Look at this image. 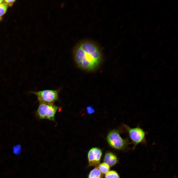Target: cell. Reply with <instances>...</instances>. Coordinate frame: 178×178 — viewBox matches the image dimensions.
I'll use <instances>...</instances> for the list:
<instances>
[{
	"instance_id": "cell-6",
	"label": "cell",
	"mask_w": 178,
	"mask_h": 178,
	"mask_svg": "<svg viewBox=\"0 0 178 178\" xmlns=\"http://www.w3.org/2000/svg\"><path fill=\"white\" fill-rule=\"evenodd\" d=\"M102 154V151L99 148L94 147L90 149L87 154L89 166H97L100 163Z\"/></svg>"
},
{
	"instance_id": "cell-9",
	"label": "cell",
	"mask_w": 178,
	"mask_h": 178,
	"mask_svg": "<svg viewBox=\"0 0 178 178\" xmlns=\"http://www.w3.org/2000/svg\"><path fill=\"white\" fill-rule=\"evenodd\" d=\"M97 167L103 175L105 174L110 169V166L107 163L104 162L100 163Z\"/></svg>"
},
{
	"instance_id": "cell-7",
	"label": "cell",
	"mask_w": 178,
	"mask_h": 178,
	"mask_svg": "<svg viewBox=\"0 0 178 178\" xmlns=\"http://www.w3.org/2000/svg\"><path fill=\"white\" fill-rule=\"evenodd\" d=\"M103 161L110 167H112L118 162V159L116 155L113 152H106L103 157Z\"/></svg>"
},
{
	"instance_id": "cell-14",
	"label": "cell",
	"mask_w": 178,
	"mask_h": 178,
	"mask_svg": "<svg viewBox=\"0 0 178 178\" xmlns=\"http://www.w3.org/2000/svg\"><path fill=\"white\" fill-rule=\"evenodd\" d=\"M15 1V0H5L4 1V3L9 6H12Z\"/></svg>"
},
{
	"instance_id": "cell-4",
	"label": "cell",
	"mask_w": 178,
	"mask_h": 178,
	"mask_svg": "<svg viewBox=\"0 0 178 178\" xmlns=\"http://www.w3.org/2000/svg\"><path fill=\"white\" fill-rule=\"evenodd\" d=\"M107 140L110 146L118 150L124 149L130 143L128 138H123L117 130L111 131L107 136Z\"/></svg>"
},
{
	"instance_id": "cell-5",
	"label": "cell",
	"mask_w": 178,
	"mask_h": 178,
	"mask_svg": "<svg viewBox=\"0 0 178 178\" xmlns=\"http://www.w3.org/2000/svg\"><path fill=\"white\" fill-rule=\"evenodd\" d=\"M60 90V89H46L38 91H31L29 93L36 95L40 103L53 104L58 99Z\"/></svg>"
},
{
	"instance_id": "cell-8",
	"label": "cell",
	"mask_w": 178,
	"mask_h": 178,
	"mask_svg": "<svg viewBox=\"0 0 178 178\" xmlns=\"http://www.w3.org/2000/svg\"><path fill=\"white\" fill-rule=\"evenodd\" d=\"M103 175L97 167L91 170L89 174L88 178H102Z\"/></svg>"
},
{
	"instance_id": "cell-15",
	"label": "cell",
	"mask_w": 178,
	"mask_h": 178,
	"mask_svg": "<svg viewBox=\"0 0 178 178\" xmlns=\"http://www.w3.org/2000/svg\"><path fill=\"white\" fill-rule=\"evenodd\" d=\"M4 1L2 0H0V4L2 3Z\"/></svg>"
},
{
	"instance_id": "cell-16",
	"label": "cell",
	"mask_w": 178,
	"mask_h": 178,
	"mask_svg": "<svg viewBox=\"0 0 178 178\" xmlns=\"http://www.w3.org/2000/svg\"><path fill=\"white\" fill-rule=\"evenodd\" d=\"M2 18L1 17H0V21L1 20Z\"/></svg>"
},
{
	"instance_id": "cell-1",
	"label": "cell",
	"mask_w": 178,
	"mask_h": 178,
	"mask_svg": "<svg viewBox=\"0 0 178 178\" xmlns=\"http://www.w3.org/2000/svg\"><path fill=\"white\" fill-rule=\"evenodd\" d=\"M74 61L77 66L83 70L93 71L100 64L102 54L98 47L90 42L81 43L73 52Z\"/></svg>"
},
{
	"instance_id": "cell-13",
	"label": "cell",
	"mask_w": 178,
	"mask_h": 178,
	"mask_svg": "<svg viewBox=\"0 0 178 178\" xmlns=\"http://www.w3.org/2000/svg\"><path fill=\"white\" fill-rule=\"evenodd\" d=\"M87 113L89 114H91L95 111V110L93 108L90 106H88L86 108Z\"/></svg>"
},
{
	"instance_id": "cell-12",
	"label": "cell",
	"mask_w": 178,
	"mask_h": 178,
	"mask_svg": "<svg viewBox=\"0 0 178 178\" xmlns=\"http://www.w3.org/2000/svg\"><path fill=\"white\" fill-rule=\"evenodd\" d=\"M8 5L5 3H2L0 4V17L4 15L6 12Z\"/></svg>"
},
{
	"instance_id": "cell-2",
	"label": "cell",
	"mask_w": 178,
	"mask_h": 178,
	"mask_svg": "<svg viewBox=\"0 0 178 178\" xmlns=\"http://www.w3.org/2000/svg\"><path fill=\"white\" fill-rule=\"evenodd\" d=\"M123 127L128 133L131 143L134 145L133 149H134L136 146L140 144H147L146 136L148 133L139 125L133 128L130 127L125 124H124Z\"/></svg>"
},
{
	"instance_id": "cell-3",
	"label": "cell",
	"mask_w": 178,
	"mask_h": 178,
	"mask_svg": "<svg viewBox=\"0 0 178 178\" xmlns=\"http://www.w3.org/2000/svg\"><path fill=\"white\" fill-rule=\"evenodd\" d=\"M61 108L53 104L40 103L36 112L37 116L40 119H46L55 121L57 111Z\"/></svg>"
},
{
	"instance_id": "cell-11",
	"label": "cell",
	"mask_w": 178,
	"mask_h": 178,
	"mask_svg": "<svg viewBox=\"0 0 178 178\" xmlns=\"http://www.w3.org/2000/svg\"><path fill=\"white\" fill-rule=\"evenodd\" d=\"M22 151V147L20 144H17L14 146L12 149V152L16 156H19L20 154Z\"/></svg>"
},
{
	"instance_id": "cell-10",
	"label": "cell",
	"mask_w": 178,
	"mask_h": 178,
	"mask_svg": "<svg viewBox=\"0 0 178 178\" xmlns=\"http://www.w3.org/2000/svg\"><path fill=\"white\" fill-rule=\"evenodd\" d=\"M105 178H120L118 173L115 171H109L105 175Z\"/></svg>"
}]
</instances>
